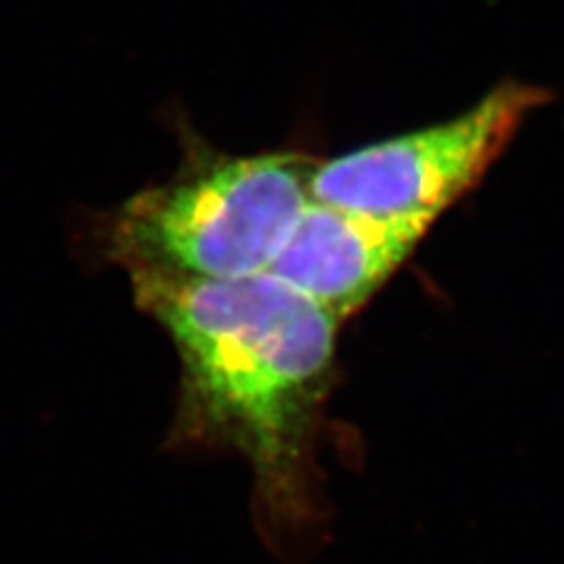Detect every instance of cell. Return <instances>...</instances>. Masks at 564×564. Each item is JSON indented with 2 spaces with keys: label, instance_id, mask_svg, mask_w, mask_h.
Wrapping results in <instances>:
<instances>
[{
  "label": "cell",
  "instance_id": "6da1fadb",
  "mask_svg": "<svg viewBox=\"0 0 564 564\" xmlns=\"http://www.w3.org/2000/svg\"><path fill=\"white\" fill-rule=\"evenodd\" d=\"M128 278L137 308L167 332L180 358L172 443L240 454L263 524L294 534L317 508L313 454L344 323L269 271Z\"/></svg>",
  "mask_w": 564,
  "mask_h": 564
},
{
  "label": "cell",
  "instance_id": "7a4b0ae2",
  "mask_svg": "<svg viewBox=\"0 0 564 564\" xmlns=\"http://www.w3.org/2000/svg\"><path fill=\"white\" fill-rule=\"evenodd\" d=\"M315 161L296 151L186 155L172 180L122 203L104 228L126 271L234 280L271 269L311 203Z\"/></svg>",
  "mask_w": 564,
  "mask_h": 564
},
{
  "label": "cell",
  "instance_id": "3957f363",
  "mask_svg": "<svg viewBox=\"0 0 564 564\" xmlns=\"http://www.w3.org/2000/svg\"><path fill=\"white\" fill-rule=\"evenodd\" d=\"M543 101L541 87L503 83L452 120L315 163L311 200L367 215L437 219L482 180Z\"/></svg>",
  "mask_w": 564,
  "mask_h": 564
},
{
  "label": "cell",
  "instance_id": "277c9868",
  "mask_svg": "<svg viewBox=\"0 0 564 564\" xmlns=\"http://www.w3.org/2000/svg\"><path fill=\"white\" fill-rule=\"evenodd\" d=\"M435 221L311 200L269 273L346 323L400 271Z\"/></svg>",
  "mask_w": 564,
  "mask_h": 564
}]
</instances>
